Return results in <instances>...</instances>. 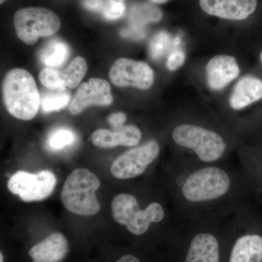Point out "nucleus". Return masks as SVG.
<instances>
[{"label": "nucleus", "mask_w": 262, "mask_h": 262, "mask_svg": "<svg viewBox=\"0 0 262 262\" xmlns=\"http://www.w3.org/2000/svg\"><path fill=\"white\" fill-rule=\"evenodd\" d=\"M3 101L8 113L15 118L30 120L40 104L39 91L33 76L24 69L8 72L3 83Z\"/></svg>", "instance_id": "f257e3e1"}, {"label": "nucleus", "mask_w": 262, "mask_h": 262, "mask_svg": "<svg viewBox=\"0 0 262 262\" xmlns=\"http://www.w3.org/2000/svg\"><path fill=\"white\" fill-rule=\"evenodd\" d=\"M101 182L96 174L86 168H77L67 177L62 188V203L75 214L90 216L96 215L101 206L96 192Z\"/></svg>", "instance_id": "f03ea898"}, {"label": "nucleus", "mask_w": 262, "mask_h": 262, "mask_svg": "<svg viewBox=\"0 0 262 262\" xmlns=\"http://www.w3.org/2000/svg\"><path fill=\"white\" fill-rule=\"evenodd\" d=\"M232 179L223 168L206 166L189 174L181 187L184 199L193 204L211 203L227 195Z\"/></svg>", "instance_id": "7ed1b4c3"}, {"label": "nucleus", "mask_w": 262, "mask_h": 262, "mask_svg": "<svg viewBox=\"0 0 262 262\" xmlns=\"http://www.w3.org/2000/svg\"><path fill=\"white\" fill-rule=\"evenodd\" d=\"M112 212L115 222L125 226L129 233L136 237L147 233L151 224L159 223L165 215L160 203L153 202L141 209L135 196L127 193H121L113 198Z\"/></svg>", "instance_id": "20e7f679"}, {"label": "nucleus", "mask_w": 262, "mask_h": 262, "mask_svg": "<svg viewBox=\"0 0 262 262\" xmlns=\"http://www.w3.org/2000/svg\"><path fill=\"white\" fill-rule=\"evenodd\" d=\"M172 136L179 146L194 151L203 163L218 161L227 147L222 136L216 133L191 124L179 125L174 129Z\"/></svg>", "instance_id": "39448f33"}, {"label": "nucleus", "mask_w": 262, "mask_h": 262, "mask_svg": "<svg viewBox=\"0 0 262 262\" xmlns=\"http://www.w3.org/2000/svg\"><path fill=\"white\" fill-rule=\"evenodd\" d=\"M15 32L19 39L33 46L39 37L56 34L61 27V20L56 13L44 8H27L15 13Z\"/></svg>", "instance_id": "423d86ee"}, {"label": "nucleus", "mask_w": 262, "mask_h": 262, "mask_svg": "<svg viewBox=\"0 0 262 262\" xmlns=\"http://www.w3.org/2000/svg\"><path fill=\"white\" fill-rule=\"evenodd\" d=\"M56 184V177L50 170L37 173L19 170L8 180V188L21 201H41L51 195Z\"/></svg>", "instance_id": "0eeeda50"}, {"label": "nucleus", "mask_w": 262, "mask_h": 262, "mask_svg": "<svg viewBox=\"0 0 262 262\" xmlns=\"http://www.w3.org/2000/svg\"><path fill=\"white\" fill-rule=\"evenodd\" d=\"M159 153V144L155 140L148 141L119 156L112 165L111 173L119 179L135 178L145 172Z\"/></svg>", "instance_id": "6e6552de"}, {"label": "nucleus", "mask_w": 262, "mask_h": 262, "mask_svg": "<svg viewBox=\"0 0 262 262\" xmlns=\"http://www.w3.org/2000/svg\"><path fill=\"white\" fill-rule=\"evenodd\" d=\"M110 80L117 87L150 89L154 82V72L147 63L129 58L117 60L110 69Z\"/></svg>", "instance_id": "1a4fd4ad"}, {"label": "nucleus", "mask_w": 262, "mask_h": 262, "mask_svg": "<svg viewBox=\"0 0 262 262\" xmlns=\"http://www.w3.org/2000/svg\"><path fill=\"white\" fill-rule=\"evenodd\" d=\"M220 237L209 231L195 233L183 248L179 262H225Z\"/></svg>", "instance_id": "9d476101"}, {"label": "nucleus", "mask_w": 262, "mask_h": 262, "mask_svg": "<svg viewBox=\"0 0 262 262\" xmlns=\"http://www.w3.org/2000/svg\"><path fill=\"white\" fill-rule=\"evenodd\" d=\"M225 262H262V220L251 225L231 244Z\"/></svg>", "instance_id": "9b49d317"}, {"label": "nucleus", "mask_w": 262, "mask_h": 262, "mask_svg": "<svg viewBox=\"0 0 262 262\" xmlns=\"http://www.w3.org/2000/svg\"><path fill=\"white\" fill-rule=\"evenodd\" d=\"M113 101L111 86L107 81L92 78L79 87L70 103L69 111L72 115H77L89 106H107Z\"/></svg>", "instance_id": "f8f14e48"}, {"label": "nucleus", "mask_w": 262, "mask_h": 262, "mask_svg": "<svg viewBox=\"0 0 262 262\" xmlns=\"http://www.w3.org/2000/svg\"><path fill=\"white\" fill-rule=\"evenodd\" d=\"M70 243L64 234L53 232L29 248L32 262H63L70 253Z\"/></svg>", "instance_id": "ddd939ff"}, {"label": "nucleus", "mask_w": 262, "mask_h": 262, "mask_svg": "<svg viewBox=\"0 0 262 262\" xmlns=\"http://www.w3.org/2000/svg\"><path fill=\"white\" fill-rule=\"evenodd\" d=\"M203 11L228 20L247 18L256 10L257 0H200Z\"/></svg>", "instance_id": "4468645a"}, {"label": "nucleus", "mask_w": 262, "mask_h": 262, "mask_svg": "<svg viewBox=\"0 0 262 262\" xmlns=\"http://www.w3.org/2000/svg\"><path fill=\"white\" fill-rule=\"evenodd\" d=\"M141 139V130L134 125H126L114 130L98 129L91 136L93 144L102 149H112L119 146H137Z\"/></svg>", "instance_id": "2eb2a0df"}, {"label": "nucleus", "mask_w": 262, "mask_h": 262, "mask_svg": "<svg viewBox=\"0 0 262 262\" xmlns=\"http://www.w3.org/2000/svg\"><path fill=\"white\" fill-rule=\"evenodd\" d=\"M239 73V67L234 57L215 56L207 64V82L210 89L220 91L234 80Z\"/></svg>", "instance_id": "dca6fc26"}, {"label": "nucleus", "mask_w": 262, "mask_h": 262, "mask_svg": "<svg viewBox=\"0 0 262 262\" xmlns=\"http://www.w3.org/2000/svg\"><path fill=\"white\" fill-rule=\"evenodd\" d=\"M261 98L262 81L253 76H245L234 86L229 103L234 110H242Z\"/></svg>", "instance_id": "f3484780"}, {"label": "nucleus", "mask_w": 262, "mask_h": 262, "mask_svg": "<svg viewBox=\"0 0 262 262\" xmlns=\"http://www.w3.org/2000/svg\"><path fill=\"white\" fill-rule=\"evenodd\" d=\"M70 54V47L67 43L60 39H52L41 50L39 57L43 64L54 68L63 65Z\"/></svg>", "instance_id": "a211bd4d"}, {"label": "nucleus", "mask_w": 262, "mask_h": 262, "mask_svg": "<svg viewBox=\"0 0 262 262\" xmlns=\"http://www.w3.org/2000/svg\"><path fill=\"white\" fill-rule=\"evenodd\" d=\"M162 13L154 5L141 3L134 5L130 12V25L144 27L146 24L159 21Z\"/></svg>", "instance_id": "6ab92c4d"}, {"label": "nucleus", "mask_w": 262, "mask_h": 262, "mask_svg": "<svg viewBox=\"0 0 262 262\" xmlns=\"http://www.w3.org/2000/svg\"><path fill=\"white\" fill-rule=\"evenodd\" d=\"M88 66L82 56H77L72 60L68 67L61 72V77L67 87L76 89L87 73Z\"/></svg>", "instance_id": "aec40b11"}, {"label": "nucleus", "mask_w": 262, "mask_h": 262, "mask_svg": "<svg viewBox=\"0 0 262 262\" xmlns=\"http://www.w3.org/2000/svg\"><path fill=\"white\" fill-rule=\"evenodd\" d=\"M171 45H173V40L172 42L171 37L168 32H158L149 42L150 56L155 61L161 59L168 51Z\"/></svg>", "instance_id": "412c9836"}, {"label": "nucleus", "mask_w": 262, "mask_h": 262, "mask_svg": "<svg viewBox=\"0 0 262 262\" xmlns=\"http://www.w3.org/2000/svg\"><path fill=\"white\" fill-rule=\"evenodd\" d=\"M75 141V134L71 129L61 127L56 129L50 134L48 145L50 149L58 151L72 145Z\"/></svg>", "instance_id": "4be33fe9"}, {"label": "nucleus", "mask_w": 262, "mask_h": 262, "mask_svg": "<svg viewBox=\"0 0 262 262\" xmlns=\"http://www.w3.org/2000/svg\"><path fill=\"white\" fill-rule=\"evenodd\" d=\"M39 81L44 87L52 91H65V82L61 77V72L54 68L43 69L39 75Z\"/></svg>", "instance_id": "5701e85b"}, {"label": "nucleus", "mask_w": 262, "mask_h": 262, "mask_svg": "<svg viewBox=\"0 0 262 262\" xmlns=\"http://www.w3.org/2000/svg\"><path fill=\"white\" fill-rule=\"evenodd\" d=\"M70 98V94L66 91H56L46 94L42 100L43 111L46 113L59 111L69 104Z\"/></svg>", "instance_id": "b1692460"}, {"label": "nucleus", "mask_w": 262, "mask_h": 262, "mask_svg": "<svg viewBox=\"0 0 262 262\" xmlns=\"http://www.w3.org/2000/svg\"><path fill=\"white\" fill-rule=\"evenodd\" d=\"M248 172L255 191L262 199V155L248 163Z\"/></svg>", "instance_id": "393cba45"}, {"label": "nucleus", "mask_w": 262, "mask_h": 262, "mask_svg": "<svg viewBox=\"0 0 262 262\" xmlns=\"http://www.w3.org/2000/svg\"><path fill=\"white\" fill-rule=\"evenodd\" d=\"M125 11L124 3H117L112 0H106L101 13L107 20H113L121 18Z\"/></svg>", "instance_id": "a878e982"}, {"label": "nucleus", "mask_w": 262, "mask_h": 262, "mask_svg": "<svg viewBox=\"0 0 262 262\" xmlns=\"http://www.w3.org/2000/svg\"><path fill=\"white\" fill-rule=\"evenodd\" d=\"M185 61V54L181 50L176 49L169 55L167 60V68L170 71H175L182 67Z\"/></svg>", "instance_id": "bb28decb"}, {"label": "nucleus", "mask_w": 262, "mask_h": 262, "mask_svg": "<svg viewBox=\"0 0 262 262\" xmlns=\"http://www.w3.org/2000/svg\"><path fill=\"white\" fill-rule=\"evenodd\" d=\"M121 35L123 37L130 38L133 39H142L145 37L146 32L144 27H136L130 25L129 28L124 29L121 32Z\"/></svg>", "instance_id": "cd10ccee"}, {"label": "nucleus", "mask_w": 262, "mask_h": 262, "mask_svg": "<svg viewBox=\"0 0 262 262\" xmlns=\"http://www.w3.org/2000/svg\"><path fill=\"white\" fill-rule=\"evenodd\" d=\"M126 120V115L123 113H113L108 117V122L114 129H118L123 127L124 123Z\"/></svg>", "instance_id": "c85d7f7f"}, {"label": "nucleus", "mask_w": 262, "mask_h": 262, "mask_svg": "<svg viewBox=\"0 0 262 262\" xmlns=\"http://www.w3.org/2000/svg\"><path fill=\"white\" fill-rule=\"evenodd\" d=\"M112 262H144V261L139 255L127 252L118 255L117 257Z\"/></svg>", "instance_id": "c756f323"}, {"label": "nucleus", "mask_w": 262, "mask_h": 262, "mask_svg": "<svg viewBox=\"0 0 262 262\" xmlns=\"http://www.w3.org/2000/svg\"><path fill=\"white\" fill-rule=\"evenodd\" d=\"M105 0H84L83 5L84 8L91 11L102 12L104 7Z\"/></svg>", "instance_id": "7c9ffc66"}, {"label": "nucleus", "mask_w": 262, "mask_h": 262, "mask_svg": "<svg viewBox=\"0 0 262 262\" xmlns=\"http://www.w3.org/2000/svg\"><path fill=\"white\" fill-rule=\"evenodd\" d=\"M181 42H182V40H181L180 37H179V36H177V37H176L175 39H173V46L175 48L178 47L179 45L181 44Z\"/></svg>", "instance_id": "2f4dec72"}, {"label": "nucleus", "mask_w": 262, "mask_h": 262, "mask_svg": "<svg viewBox=\"0 0 262 262\" xmlns=\"http://www.w3.org/2000/svg\"><path fill=\"white\" fill-rule=\"evenodd\" d=\"M151 3H157V4H161V3H165V2L168 1V0H150Z\"/></svg>", "instance_id": "473e14b6"}, {"label": "nucleus", "mask_w": 262, "mask_h": 262, "mask_svg": "<svg viewBox=\"0 0 262 262\" xmlns=\"http://www.w3.org/2000/svg\"><path fill=\"white\" fill-rule=\"evenodd\" d=\"M112 1L117 2V3H123L124 0H112Z\"/></svg>", "instance_id": "72a5a7b5"}, {"label": "nucleus", "mask_w": 262, "mask_h": 262, "mask_svg": "<svg viewBox=\"0 0 262 262\" xmlns=\"http://www.w3.org/2000/svg\"><path fill=\"white\" fill-rule=\"evenodd\" d=\"M260 60H261V63H262V51L261 53V55H260Z\"/></svg>", "instance_id": "f704fd0d"}, {"label": "nucleus", "mask_w": 262, "mask_h": 262, "mask_svg": "<svg viewBox=\"0 0 262 262\" xmlns=\"http://www.w3.org/2000/svg\"><path fill=\"white\" fill-rule=\"evenodd\" d=\"M5 1V0H0V3H1V4H3V3H4Z\"/></svg>", "instance_id": "c9c22d12"}]
</instances>
